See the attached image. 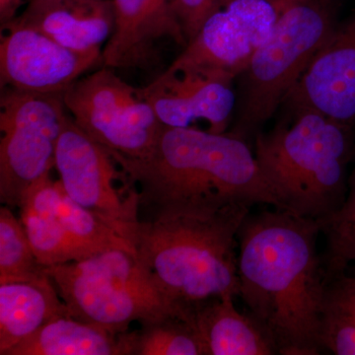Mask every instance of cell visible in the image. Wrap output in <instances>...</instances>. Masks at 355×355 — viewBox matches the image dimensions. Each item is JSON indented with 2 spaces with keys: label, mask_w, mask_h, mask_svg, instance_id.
Returning a JSON list of instances; mask_svg holds the SVG:
<instances>
[{
  "label": "cell",
  "mask_w": 355,
  "mask_h": 355,
  "mask_svg": "<svg viewBox=\"0 0 355 355\" xmlns=\"http://www.w3.org/2000/svg\"><path fill=\"white\" fill-rule=\"evenodd\" d=\"M6 355H121L120 334L67 315L51 320Z\"/></svg>",
  "instance_id": "obj_18"
},
{
  "label": "cell",
  "mask_w": 355,
  "mask_h": 355,
  "mask_svg": "<svg viewBox=\"0 0 355 355\" xmlns=\"http://www.w3.org/2000/svg\"><path fill=\"white\" fill-rule=\"evenodd\" d=\"M232 1L233 0H174L171 6L172 16L180 31L183 34L186 44L198 34L210 16Z\"/></svg>",
  "instance_id": "obj_24"
},
{
  "label": "cell",
  "mask_w": 355,
  "mask_h": 355,
  "mask_svg": "<svg viewBox=\"0 0 355 355\" xmlns=\"http://www.w3.org/2000/svg\"><path fill=\"white\" fill-rule=\"evenodd\" d=\"M19 1L20 0H0V16L2 21H6V23L11 20Z\"/></svg>",
  "instance_id": "obj_27"
},
{
  "label": "cell",
  "mask_w": 355,
  "mask_h": 355,
  "mask_svg": "<svg viewBox=\"0 0 355 355\" xmlns=\"http://www.w3.org/2000/svg\"><path fill=\"white\" fill-rule=\"evenodd\" d=\"M62 99L77 127L100 146L127 157L150 153L163 128L144 90L121 80L110 67L80 77Z\"/></svg>",
  "instance_id": "obj_8"
},
{
  "label": "cell",
  "mask_w": 355,
  "mask_h": 355,
  "mask_svg": "<svg viewBox=\"0 0 355 355\" xmlns=\"http://www.w3.org/2000/svg\"><path fill=\"white\" fill-rule=\"evenodd\" d=\"M320 343L335 355H355V277L342 273L324 286Z\"/></svg>",
  "instance_id": "obj_21"
},
{
  "label": "cell",
  "mask_w": 355,
  "mask_h": 355,
  "mask_svg": "<svg viewBox=\"0 0 355 355\" xmlns=\"http://www.w3.org/2000/svg\"><path fill=\"white\" fill-rule=\"evenodd\" d=\"M174 0H150L147 10L146 38L149 48L156 55V43L159 40H174L180 46H186L183 34L173 18L171 6ZM157 57V55H156Z\"/></svg>",
  "instance_id": "obj_25"
},
{
  "label": "cell",
  "mask_w": 355,
  "mask_h": 355,
  "mask_svg": "<svg viewBox=\"0 0 355 355\" xmlns=\"http://www.w3.org/2000/svg\"><path fill=\"white\" fill-rule=\"evenodd\" d=\"M343 0H293L239 79L230 132L246 139L270 120L340 23Z\"/></svg>",
  "instance_id": "obj_6"
},
{
  "label": "cell",
  "mask_w": 355,
  "mask_h": 355,
  "mask_svg": "<svg viewBox=\"0 0 355 355\" xmlns=\"http://www.w3.org/2000/svg\"><path fill=\"white\" fill-rule=\"evenodd\" d=\"M55 168L72 200L127 237L139 220V193L133 187L121 191L116 186L125 176L113 156L77 127L70 116L58 139Z\"/></svg>",
  "instance_id": "obj_9"
},
{
  "label": "cell",
  "mask_w": 355,
  "mask_h": 355,
  "mask_svg": "<svg viewBox=\"0 0 355 355\" xmlns=\"http://www.w3.org/2000/svg\"><path fill=\"white\" fill-rule=\"evenodd\" d=\"M234 77L218 71L168 67L144 90L165 127L209 123V132H226L237 104Z\"/></svg>",
  "instance_id": "obj_12"
},
{
  "label": "cell",
  "mask_w": 355,
  "mask_h": 355,
  "mask_svg": "<svg viewBox=\"0 0 355 355\" xmlns=\"http://www.w3.org/2000/svg\"><path fill=\"white\" fill-rule=\"evenodd\" d=\"M55 214L67 234L89 257L110 250L135 253L130 242L108 222L72 200L60 181L55 187Z\"/></svg>",
  "instance_id": "obj_20"
},
{
  "label": "cell",
  "mask_w": 355,
  "mask_h": 355,
  "mask_svg": "<svg viewBox=\"0 0 355 355\" xmlns=\"http://www.w3.org/2000/svg\"><path fill=\"white\" fill-rule=\"evenodd\" d=\"M6 26L0 43L2 86L40 94H64L102 60L103 51L69 50L34 26L15 20Z\"/></svg>",
  "instance_id": "obj_11"
},
{
  "label": "cell",
  "mask_w": 355,
  "mask_h": 355,
  "mask_svg": "<svg viewBox=\"0 0 355 355\" xmlns=\"http://www.w3.org/2000/svg\"><path fill=\"white\" fill-rule=\"evenodd\" d=\"M22 24L38 28L77 53L102 51V44L114 30L113 3L112 0H67Z\"/></svg>",
  "instance_id": "obj_16"
},
{
  "label": "cell",
  "mask_w": 355,
  "mask_h": 355,
  "mask_svg": "<svg viewBox=\"0 0 355 355\" xmlns=\"http://www.w3.org/2000/svg\"><path fill=\"white\" fill-rule=\"evenodd\" d=\"M352 167L350 168L349 177V189H355V146L354 148V153H352Z\"/></svg>",
  "instance_id": "obj_28"
},
{
  "label": "cell",
  "mask_w": 355,
  "mask_h": 355,
  "mask_svg": "<svg viewBox=\"0 0 355 355\" xmlns=\"http://www.w3.org/2000/svg\"><path fill=\"white\" fill-rule=\"evenodd\" d=\"M315 219L272 207L238 234L239 297L282 355H318L324 282Z\"/></svg>",
  "instance_id": "obj_1"
},
{
  "label": "cell",
  "mask_w": 355,
  "mask_h": 355,
  "mask_svg": "<svg viewBox=\"0 0 355 355\" xmlns=\"http://www.w3.org/2000/svg\"><path fill=\"white\" fill-rule=\"evenodd\" d=\"M234 298L223 296L193 305L190 324L203 355L279 354L265 329L251 315L242 314Z\"/></svg>",
  "instance_id": "obj_14"
},
{
  "label": "cell",
  "mask_w": 355,
  "mask_h": 355,
  "mask_svg": "<svg viewBox=\"0 0 355 355\" xmlns=\"http://www.w3.org/2000/svg\"><path fill=\"white\" fill-rule=\"evenodd\" d=\"M69 315L49 275L0 284V355L31 338L55 318Z\"/></svg>",
  "instance_id": "obj_15"
},
{
  "label": "cell",
  "mask_w": 355,
  "mask_h": 355,
  "mask_svg": "<svg viewBox=\"0 0 355 355\" xmlns=\"http://www.w3.org/2000/svg\"><path fill=\"white\" fill-rule=\"evenodd\" d=\"M62 94L7 88L0 99V200L19 209L28 191L55 167L67 114Z\"/></svg>",
  "instance_id": "obj_7"
},
{
  "label": "cell",
  "mask_w": 355,
  "mask_h": 355,
  "mask_svg": "<svg viewBox=\"0 0 355 355\" xmlns=\"http://www.w3.org/2000/svg\"><path fill=\"white\" fill-rule=\"evenodd\" d=\"M309 109L355 128V8L313 58L282 103Z\"/></svg>",
  "instance_id": "obj_13"
},
{
  "label": "cell",
  "mask_w": 355,
  "mask_h": 355,
  "mask_svg": "<svg viewBox=\"0 0 355 355\" xmlns=\"http://www.w3.org/2000/svg\"><path fill=\"white\" fill-rule=\"evenodd\" d=\"M70 316L121 334L132 322L167 318L190 322L193 304L163 291L133 252L110 250L84 260L46 266Z\"/></svg>",
  "instance_id": "obj_5"
},
{
  "label": "cell",
  "mask_w": 355,
  "mask_h": 355,
  "mask_svg": "<svg viewBox=\"0 0 355 355\" xmlns=\"http://www.w3.org/2000/svg\"><path fill=\"white\" fill-rule=\"evenodd\" d=\"M57 181L51 176L34 184L19 207L21 221L35 254L44 266L62 265L89 258L60 225L55 214Z\"/></svg>",
  "instance_id": "obj_17"
},
{
  "label": "cell",
  "mask_w": 355,
  "mask_h": 355,
  "mask_svg": "<svg viewBox=\"0 0 355 355\" xmlns=\"http://www.w3.org/2000/svg\"><path fill=\"white\" fill-rule=\"evenodd\" d=\"M293 0H233L205 21L173 69L218 71L237 78Z\"/></svg>",
  "instance_id": "obj_10"
},
{
  "label": "cell",
  "mask_w": 355,
  "mask_h": 355,
  "mask_svg": "<svg viewBox=\"0 0 355 355\" xmlns=\"http://www.w3.org/2000/svg\"><path fill=\"white\" fill-rule=\"evenodd\" d=\"M10 207L0 209V284L33 282L49 275Z\"/></svg>",
  "instance_id": "obj_23"
},
{
  "label": "cell",
  "mask_w": 355,
  "mask_h": 355,
  "mask_svg": "<svg viewBox=\"0 0 355 355\" xmlns=\"http://www.w3.org/2000/svg\"><path fill=\"white\" fill-rule=\"evenodd\" d=\"M108 151L139 193V214L144 216L140 219L234 203L282 209L254 149L230 132L163 125L153 150L144 157Z\"/></svg>",
  "instance_id": "obj_2"
},
{
  "label": "cell",
  "mask_w": 355,
  "mask_h": 355,
  "mask_svg": "<svg viewBox=\"0 0 355 355\" xmlns=\"http://www.w3.org/2000/svg\"><path fill=\"white\" fill-rule=\"evenodd\" d=\"M120 334L121 355H203L190 322L167 318Z\"/></svg>",
  "instance_id": "obj_22"
},
{
  "label": "cell",
  "mask_w": 355,
  "mask_h": 355,
  "mask_svg": "<svg viewBox=\"0 0 355 355\" xmlns=\"http://www.w3.org/2000/svg\"><path fill=\"white\" fill-rule=\"evenodd\" d=\"M252 205L173 211L139 219L127 240L140 263L172 297L187 304L239 297L238 234Z\"/></svg>",
  "instance_id": "obj_3"
},
{
  "label": "cell",
  "mask_w": 355,
  "mask_h": 355,
  "mask_svg": "<svg viewBox=\"0 0 355 355\" xmlns=\"http://www.w3.org/2000/svg\"><path fill=\"white\" fill-rule=\"evenodd\" d=\"M64 1H67V0H31L22 15L15 20L22 23L29 22V21L38 17L44 11L49 10L51 7L58 6V4L62 3Z\"/></svg>",
  "instance_id": "obj_26"
},
{
  "label": "cell",
  "mask_w": 355,
  "mask_h": 355,
  "mask_svg": "<svg viewBox=\"0 0 355 355\" xmlns=\"http://www.w3.org/2000/svg\"><path fill=\"white\" fill-rule=\"evenodd\" d=\"M149 2L150 0H112L114 30L102 53L107 67L146 69L155 62L146 38Z\"/></svg>",
  "instance_id": "obj_19"
},
{
  "label": "cell",
  "mask_w": 355,
  "mask_h": 355,
  "mask_svg": "<svg viewBox=\"0 0 355 355\" xmlns=\"http://www.w3.org/2000/svg\"><path fill=\"white\" fill-rule=\"evenodd\" d=\"M254 137V153L282 209L321 220L342 207L349 193L355 128L309 109Z\"/></svg>",
  "instance_id": "obj_4"
}]
</instances>
